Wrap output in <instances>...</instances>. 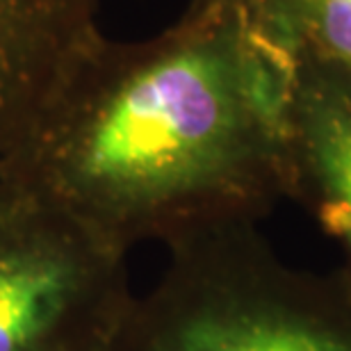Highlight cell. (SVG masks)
<instances>
[{
  "label": "cell",
  "mask_w": 351,
  "mask_h": 351,
  "mask_svg": "<svg viewBox=\"0 0 351 351\" xmlns=\"http://www.w3.org/2000/svg\"><path fill=\"white\" fill-rule=\"evenodd\" d=\"M292 69L223 0L158 37H98L58 82L0 180L121 256L261 223L290 196Z\"/></svg>",
  "instance_id": "obj_1"
},
{
  "label": "cell",
  "mask_w": 351,
  "mask_h": 351,
  "mask_svg": "<svg viewBox=\"0 0 351 351\" xmlns=\"http://www.w3.org/2000/svg\"><path fill=\"white\" fill-rule=\"evenodd\" d=\"M169 251L132 299L112 351H351V285L278 256L258 223L215 228Z\"/></svg>",
  "instance_id": "obj_2"
},
{
  "label": "cell",
  "mask_w": 351,
  "mask_h": 351,
  "mask_svg": "<svg viewBox=\"0 0 351 351\" xmlns=\"http://www.w3.org/2000/svg\"><path fill=\"white\" fill-rule=\"evenodd\" d=\"M132 299L128 256L0 180V351H112Z\"/></svg>",
  "instance_id": "obj_3"
},
{
  "label": "cell",
  "mask_w": 351,
  "mask_h": 351,
  "mask_svg": "<svg viewBox=\"0 0 351 351\" xmlns=\"http://www.w3.org/2000/svg\"><path fill=\"white\" fill-rule=\"evenodd\" d=\"M290 201L306 208L340 251L351 285V73L297 64L287 85Z\"/></svg>",
  "instance_id": "obj_4"
},
{
  "label": "cell",
  "mask_w": 351,
  "mask_h": 351,
  "mask_svg": "<svg viewBox=\"0 0 351 351\" xmlns=\"http://www.w3.org/2000/svg\"><path fill=\"white\" fill-rule=\"evenodd\" d=\"M98 0H0V158L94 41Z\"/></svg>",
  "instance_id": "obj_5"
},
{
  "label": "cell",
  "mask_w": 351,
  "mask_h": 351,
  "mask_svg": "<svg viewBox=\"0 0 351 351\" xmlns=\"http://www.w3.org/2000/svg\"><path fill=\"white\" fill-rule=\"evenodd\" d=\"M258 44L294 69L351 73V0H223Z\"/></svg>",
  "instance_id": "obj_6"
}]
</instances>
